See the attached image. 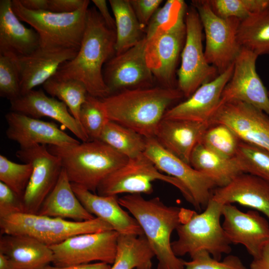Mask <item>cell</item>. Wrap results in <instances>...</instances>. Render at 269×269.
<instances>
[{
  "label": "cell",
  "mask_w": 269,
  "mask_h": 269,
  "mask_svg": "<svg viewBox=\"0 0 269 269\" xmlns=\"http://www.w3.org/2000/svg\"><path fill=\"white\" fill-rule=\"evenodd\" d=\"M116 32L106 24L98 10L88 8L81 43L75 57L63 64L53 76L81 82L88 94L103 99L111 95L103 67L115 54Z\"/></svg>",
  "instance_id": "1"
},
{
  "label": "cell",
  "mask_w": 269,
  "mask_h": 269,
  "mask_svg": "<svg viewBox=\"0 0 269 269\" xmlns=\"http://www.w3.org/2000/svg\"><path fill=\"white\" fill-rule=\"evenodd\" d=\"M183 97L177 88L162 86L126 89L101 100L110 121L148 138L155 137L169 106Z\"/></svg>",
  "instance_id": "2"
},
{
  "label": "cell",
  "mask_w": 269,
  "mask_h": 269,
  "mask_svg": "<svg viewBox=\"0 0 269 269\" xmlns=\"http://www.w3.org/2000/svg\"><path fill=\"white\" fill-rule=\"evenodd\" d=\"M137 221L158 261L157 269H184V261L174 254L170 237L182 223L184 209L167 206L160 199H145L140 194L118 199Z\"/></svg>",
  "instance_id": "3"
},
{
  "label": "cell",
  "mask_w": 269,
  "mask_h": 269,
  "mask_svg": "<svg viewBox=\"0 0 269 269\" xmlns=\"http://www.w3.org/2000/svg\"><path fill=\"white\" fill-rule=\"evenodd\" d=\"M60 159L71 183L95 193L100 183L128 158L100 140L65 146L46 145Z\"/></svg>",
  "instance_id": "4"
},
{
  "label": "cell",
  "mask_w": 269,
  "mask_h": 269,
  "mask_svg": "<svg viewBox=\"0 0 269 269\" xmlns=\"http://www.w3.org/2000/svg\"><path fill=\"white\" fill-rule=\"evenodd\" d=\"M223 206L211 198L201 213L184 209L182 223L176 230L178 238L171 244L175 256L191 257L205 251L220 260L223 254L231 253V243L221 223Z\"/></svg>",
  "instance_id": "5"
},
{
  "label": "cell",
  "mask_w": 269,
  "mask_h": 269,
  "mask_svg": "<svg viewBox=\"0 0 269 269\" xmlns=\"http://www.w3.org/2000/svg\"><path fill=\"white\" fill-rule=\"evenodd\" d=\"M1 235H26L51 246L81 234L113 230L102 220L76 222L28 213L0 217Z\"/></svg>",
  "instance_id": "6"
},
{
  "label": "cell",
  "mask_w": 269,
  "mask_h": 269,
  "mask_svg": "<svg viewBox=\"0 0 269 269\" xmlns=\"http://www.w3.org/2000/svg\"><path fill=\"white\" fill-rule=\"evenodd\" d=\"M89 4L73 12L60 13L30 10L19 0H11L12 10L19 19L29 24L38 34L40 47L76 50L81 43Z\"/></svg>",
  "instance_id": "7"
},
{
  "label": "cell",
  "mask_w": 269,
  "mask_h": 269,
  "mask_svg": "<svg viewBox=\"0 0 269 269\" xmlns=\"http://www.w3.org/2000/svg\"><path fill=\"white\" fill-rule=\"evenodd\" d=\"M191 4L197 11L204 31L205 58L220 74L234 63L242 49L237 37L241 20L219 16L208 0H192Z\"/></svg>",
  "instance_id": "8"
},
{
  "label": "cell",
  "mask_w": 269,
  "mask_h": 269,
  "mask_svg": "<svg viewBox=\"0 0 269 269\" xmlns=\"http://www.w3.org/2000/svg\"><path fill=\"white\" fill-rule=\"evenodd\" d=\"M185 22L186 38L177 71V88L189 98L202 85L219 74L205 57L202 45V25L197 10L192 5L187 8Z\"/></svg>",
  "instance_id": "9"
},
{
  "label": "cell",
  "mask_w": 269,
  "mask_h": 269,
  "mask_svg": "<svg viewBox=\"0 0 269 269\" xmlns=\"http://www.w3.org/2000/svg\"><path fill=\"white\" fill-rule=\"evenodd\" d=\"M157 180L176 187L190 203V197L183 185L176 178L163 174L144 152L129 158L124 165L108 175L99 185L96 192L102 196L150 194L153 191L152 182Z\"/></svg>",
  "instance_id": "10"
},
{
  "label": "cell",
  "mask_w": 269,
  "mask_h": 269,
  "mask_svg": "<svg viewBox=\"0 0 269 269\" xmlns=\"http://www.w3.org/2000/svg\"><path fill=\"white\" fill-rule=\"evenodd\" d=\"M187 5L172 22L160 27L147 40L146 57L154 78L162 87L175 88L176 69L185 43Z\"/></svg>",
  "instance_id": "11"
},
{
  "label": "cell",
  "mask_w": 269,
  "mask_h": 269,
  "mask_svg": "<svg viewBox=\"0 0 269 269\" xmlns=\"http://www.w3.org/2000/svg\"><path fill=\"white\" fill-rule=\"evenodd\" d=\"M120 234L114 230L85 233L71 237L50 246L53 263L57 267L88 264L98 261L113 264Z\"/></svg>",
  "instance_id": "12"
},
{
  "label": "cell",
  "mask_w": 269,
  "mask_h": 269,
  "mask_svg": "<svg viewBox=\"0 0 269 269\" xmlns=\"http://www.w3.org/2000/svg\"><path fill=\"white\" fill-rule=\"evenodd\" d=\"M144 154L161 172L177 179L186 190L191 204L197 210L205 209L212 190L217 188L214 181L195 170L165 149L155 137L146 138Z\"/></svg>",
  "instance_id": "13"
},
{
  "label": "cell",
  "mask_w": 269,
  "mask_h": 269,
  "mask_svg": "<svg viewBox=\"0 0 269 269\" xmlns=\"http://www.w3.org/2000/svg\"><path fill=\"white\" fill-rule=\"evenodd\" d=\"M16 155L24 163L32 165L31 176L23 200L26 213L36 214L59 179L63 168L60 159L51 153L46 145L41 144L20 149Z\"/></svg>",
  "instance_id": "14"
},
{
  "label": "cell",
  "mask_w": 269,
  "mask_h": 269,
  "mask_svg": "<svg viewBox=\"0 0 269 269\" xmlns=\"http://www.w3.org/2000/svg\"><path fill=\"white\" fill-rule=\"evenodd\" d=\"M208 122L225 125L240 140L269 151V116L251 105L239 101L221 104Z\"/></svg>",
  "instance_id": "15"
},
{
  "label": "cell",
  "mask_w": 269,
  "mask_h": 269,
  "mask_svg": "<svg viewBox=\"0 0 269 269\" xmlns=\"http://www.w3.org/2000/svg\"><path fill=\"white\" fill-rule=\"evenodd\" d=\"M258 56L242 47L234 62L232 75L222 93L219 104L232 101L251 105L269 116V97L256 70Z\"/></svg>",
  "instance_id": "16"
},
{
  "label": "cell",
  "mask_w": 269,
  "mask_h": 269,
  "mask_svg": "<svg viewBox=\"0 0 269 269\" xmlns=\"http://www.w3.org/2000/svg\"><path fill=\"white\" fill-rule=\"evenodd\" d=\"M146 43L145 37L134 46L115 55L105 64L103 76L111 94L122 89L151 87L154 77L146 60Z\"/></svg>",
  "instance_id": "17"
},
{
  "label": "cell",
  "mask_w": 269,
  "mask_h": 269,
  "mask_svg": "<svg viewBox=\"0 0 269 269\" xmlns=\"http://www.w3.org/2000/svg\"><path fill=\"white\" fill-rule=\"evenodd\" d=\"M222 224L231 244H241L253 258L269 244V223L256 210L244 212L232 204L223 205Z\"/></svg>",
  "instance_id": "18"
},
{
  "label": "cell",
  "mask_w": 269,
  "mask_h": 269,
  "mask_svg": "<svg viewBox=\"0 0 269 269\" xmlns=\"http://www.w3.org/2000/svg\"><path fill=\"white\" fill-rule=\"evenodd\" d=\"M5 119L8 126L6 135L9 139L17 142L20 149L38 144L61 146L80 143L54 123L12 111L5 114Z\"/></svg>",
  "instance_id": "19"
},
{
  "label": "cell",
  "mask_w": 269,
  "mask_h": 269,
  "mask_svg": "<svg viewBox=\"0 0 269 269\" xmlns=\"http://www.w3.org/2000/svg\"><path fill=\"white\" fill-rule=\"evenodd\" d=\"M233 69L234 63L216 78L200 86L185 101L168 109L163 119L208 122L219 105Z\"/></svg>",
  "instance_id": "20"
},
{
  "label": "cell",
  "mask_w": 269,
  "mask_h": 269,
  "mask_svg": "<svg viewBox=\"0 0 269 269\" xmlns=\"http://www.w3.org/2000/svg\"><path fill=\"white\" fill-rule=\"evenodd\" d=\"M78 50L39 46L31 53L17 58L20 74L21 96L44 84L64 63L74 58Z\"/></svg>",
  "instance_id": "21"
},
{
  "label": "cell",
  "mask_w": 269,
  "mask_h": 269,
  "mask_svg": "<svg viewBox=\"0 0 269 269\" xmlns=\"http://www.w3.org/2000/svg\"><path fill=\"white\" fill-rule=\"evenodd\" d=\"M71 185L75 194L87 211L109 224L120 235H144L137 221L122 208L117 195H100L78 184L71 183Z\"/></svg>",
  "instance_id": "22"
},
{
  "label": "cell",
  "mask_w": 269,
  "mask_h": 269,
  "mask_svg": "<svg viewBox=\"0 0 269 269\" xmlns=\"http://www.w3.org/2000/svg\"><path fill=\"white\" fill-rule=\"evenodd\" d=\"M10 110L39 119L48 117L68 129L82 142L89 140L80 124L61 101L46 95L41 90H32L10 102Z\"/></svg>",
  "instance_id": "23"
},
{
  "label": "cell",
  "mask_w": 269,
  "mask_h": 269,
  "mask_svg": "<svg viewBox=\"0 0 269 269\" xmlns=\"http://www.w3.org/2000/svg\"><path fill=\"white\" fill-rule=\"evenodd\" d=\"M212 200L223 205L237 203L254 209L269 219V182L242 173L225 186L212 192Z\"/></svg>",
  "instance_id": "24"
},
{
  "label": "cell",
  "mask_w": 269,
  "mask_h": 269,
  "mask_svg": "<svg viewBox=\"0 0 269 269\" xmlns=\"http://www.w3.org/2000/svg\"><path fill=\"white\" fill-rule=\"evenodd\" d=\"M210 126L209 122L163 119L158 126L155 138L165 149L190 164L193 149Z\"/></svg>",
  "instance_id": "25"
},
{
  "label": "cell",
  "mask_w": 269,
  "mask_h": 269,
  "mask_svg": "<svg viewBox=\"0 0 269 269\" xmlns=\"http://www.w3.org/2000/svg\"><path fill=\"white\" fill-rule=\"evenodd\" d=\"M40 46L34 29L25 27L13 12L11 0H0V55L19 58Z\"/></svg>",
  "instance_id": "26"
},
{
  "label": "cell",
  "mask_w": 269,
  "mask_h": 269,
  "mask_svg": "<svg viewBox=\"0 0 269 269\" xmlns=\"http://www.w3.org/2000/svg\"><path fill=\"white\" fill-rule=\"evenodd\" d=\"M0 253L8 257L15 269H43L53 261L49 246L26 235H2Z\"/></svg>",
  "instance_id": "27"
},
{
  "label": "cell",
  "mask_w": 269,
  "mask_h": 269,
  "mask_svg": "<svg viewBox=\"0 0 269 269\" xmlns=\"http://www.w3.org/2000/svg\"><path fill=\"white\" fill-rule=\"evenodd\" d=\"M36 214L76 222L89 221L96 218L87 211L78 199L63 168L55 186L44 199Z\"/></svg>",
  "instance_id": "28"
},
{
  "label": "cell",
  "mask_w": 269,
  "mask_h": 269,
  "mask_svg": "<svg viewBox=\"0 0 269 269\" xmlns=\"http://www.w3.org/2000/svg\"><path fill=\"white\" fill-rule=\"evenodd\" d=\"M190 165L195 170L211 178L217 187L226 186L243 173L235 157L223 156L198 143L193 149Z\"/></svg>",
  "instance_id": "29"
},
{
  "label": "cell",
  "mask_w": 269,
  "mask_h": 269,
  "mask_svg": "<svg viewBox=\"0 0 269 269\" xmlns=\"http://www.w3.org/2000/svg\"><path fill=\"white\" fill-rule=\"evenodd\" d=\"M115 21V55L139 42L145 35L144 27L137 18L129 0H110Z\"/></svg>",
  "instance_id": "30"
},
{
  "label": "cell",
  "mask_w": 269,
  "mask_h": 269,
  "mask_svg": "<svg viewBox=\"0 0 269 269\" xmlns=\"http://www.w3.org/2000/svg\"><path fill=\"white\" fill-rule=\"evenodd\" d=\"M237 37L241 47L258 56L269 55V8L241 20Z\"/></svg>",
  "instance_id": "31"
},
{
  "label": "cell",
  "mask_w": 269,
  "mask_h": 269,
  "mask_svg": "<svg viewBox=\"0 0 269 269\" xmlns=\"http://www.w3.org/2000/svg\"><path fill=\"white\" fill-rule=\"evenodd\" d=\"M154 256L144 235H120L115 260L110 269H135L151 262Z\"/></svg>",
  "instance_id": "32"
},
{
  "label": "cell",
  "mask_w": 269,
  "mask_h": 269,
  "mask_svg": "<svg viewBox=\"0 0 269 269\" xmlns=\"http://www.w3.org/2000/svg\"><path fill=\"white\" fill-rule=\"evenodd\" d=\"M99 140L128 158L143 153L146 143L142 135L111 121L105 126Z\"/></svg>",
  "instance_id": "33"
},
{
  "label": "cell",
  "mask_w": 269,
  "mask_h": 269,
  "mask_svg": "<svg viewBox=\"0 0 269 269\" xmlns=\"http://www.w3.org/2000/svg\"><path fill=\"white\" fill-rule=\"evenodd\" d=\"M43 87L52 97L57 98L63 102L71 115L79 123L80 109L88 95L86 87L81 82L74 79H62L53 76Z\"/></svg>",
  "instance_id": "34"
},
{
  "label": "cell",
  "mask_w": 269,
  "mask_h": 269,
  "mask_svg": "<svg viewBox=\"0 0 269 269\" xmlns=\"http://www.w3.org/2000/svg\"><path fill=\"white\" fill-rule=\"evenodd\" d=\"M235 157L243 173L259 177L269 182V151L240 140Z\"/></svg>",
  "instance_id": "35"
},
{
  "label": "cell",
  "mask_w": 269,
  "mask_h": 269,
  "mask_svg": "<svg viewBox=\"0 0 269 269\" xmlns=\"http://www.w3.org/2000/svg\"><path fill=\"white\" fill-rule=\"evenodd\" d=\"M109 121L102 100L88 94L80 109L79 123L89 140H99Z\"/></svg>",
  "instance_id": "36"
},
{
  "label": "cell",
  "mask_w": 269,
  "mask_h": 269,
  "mask_svg": "<svg viewBox=\"0 0 269 269\" xmlns=\"http://www.w3.org/2000/svg\"><path fill=\"white\" fill-rule=\"evenodd\" d=\"M240 139L228 126L211 125L204 134L202 144L217 153L228 158L235 157Z\"/></svg>",
  "instance_id": "37"
},
{
  "label": "cell",
  "mask_w": 269,
  "mask_h": 269,
  "mask_svg": "<svg viewBox=\"0 0 269 269\" xmlns=\"http://www.w3.org/2000/svg\"><path fill=\"white\" fill-rule=\"evenodd\" d=\"M213 11L219 16L243 20L269 8V0H208Z\"/></svg>",
  "instance_id": "38"
},
{
  "label": "cell",
  "mask_w": 269,
  "mask_h": 269,
  "mask_svg": "<svg viewBox=\"0 0 269 269\" xmlns=\"http://www.w3.org/2000/svg\"><path fill=\"white\" fill-rule=\"evenodd\" d=\"M33 167L30 163H15L0 155V180L23 199L31 176Z\"/></svg>",
  "instance_id": "39"
},
{
  "label": "cell",
  "mask_w": 269,
  "mask_h": 269,
  "mask_svg": "<svg viewBox=\"0 0 269 269\" xmlns=\"http://www.w3.org/2000/svg\"><path fill=\"white\" fill-rule=\"evenodd\" d=\"M20 74L17 58L0 55V96L10 101L21 96Z\"/></svg>",
  "instance_id": "40"
},
{
  "label": "cell",
  "mask_w": 269,
  "mask_h": 269,
  "mask_svg": "<svg viewBox=\"0 0 269 269\" xmlns=\"http://www.w3.org/2000/svg\"><path fill=\"white\" fill-rule=\"evenodd\" d=\"M184 261V269H250L235 255H228L222 261L214 259L208 252L200 251Z\"/></svg>",
  "instance_id": "41"
},
{
  "label": "cell",
  "mask_w": 269,
  "mask_h": 269,
  "mask_svg": "<svg viewBox=\"0 0 269 269\" xmlns=\"http://www.w3.org/2000/svg\"><path fill=\"white\" fill-rule=\"evenodd\" d=\"M186 5L182 0H167L162 7L157 9L150 19L145 30V38L150 39L160 27L174 21Z\"/></svg>",
  "instance_id": "42"
},
{
  "label": "cell",
  "mask_w": 269,
  "mask_h": 269,
  "mask_svg": "<svg viewBox=\"0 0 269 269\" xmlns=\"http://www.w3.org/2000/svg\"><path fill=\"white\" fill-rule=\"evenodd\" d=\"M18 213H26L23 199L0 182V217Z\"/></svg>",
  "instance_id": "43"
},
{
  "label": "cell",
  "mask_w": 269,
  "mask_h": 269,
  "mask_svg": "<svg viewBox=\"0 0 269 269\" xmlns=\"http://www.w3.org/2000/svg\"><path fill=\"white\" fill-rule=\"evenodd\" d=\"M140 24L146 28L152 16L162 2L161 0H129Z\"/></svg>",
  "instance_id": "44"
},
{
  "label": "cell",
  "mask_w": 269,
  "mask_h": 269,
  "mask_svg": "<svg viewBox=\"0 0 269 269\" xmlns=\"http://www.w3.org/2000/svg\"><path fill=\"white\" fill-rule=\"evenodd\" d=\"M89 3L88 0H48V10L60 13H71Z\"/></svg>",
  "instance_id": "45"
},
{
  "label": "cell",
  "mask_w": 269,
  "mask_h": 269,
  "mask_svg": "<svg viewBox=\"0 0 269 269\" xmlns=\"http://www.w3.org/2000/svg\"><path fill=\"white\" fill-rule=\"evenodd\" d=\"M92 2L108 26L115 30V19L109 12L107 1L105 0H93Z\"/></svg>",
  "instance_id": "46"
},
{
  "label": "cell",
  "mask_w": 269,
  "mask_h": 269,
  "mask_svg": "<svg viewBox=\"0 0 269 269\" xmlns=\"http://www.w3.org/2000/svg\"><path fill=\"white\" fill-rule=\"evenodd\" d=\"M250 269H269V244L258 257L253 258Z\"/></svg>",
  "instance_id": "47"
},
{
  "label": "cell",
  "mask_w": 269,
  "mask_h": 269,
  "mask_svg": "<svg viewBox=\"0 0 269 269\" xmlns=\"http://www.w3.org/2000/svg\"><path fill=\"white\" fill-rule=\"evenodd\" d=\"M111 266L110 264L98 262L96 263H88L72 265L66 267H57L55 266H47L43 269H110Z\"/></svg>",
  "instance_id": "48"
},
{
  "label": "cell",
  "mask_w": 269,
  "mask_h": 269,
  "mask_svg": "<svg viewBox=\"0 0 269 269\" xmlns=\"http://www.w3.org/2000/svg\"><path fill=\"white\" fill-rule=\"evenodd\" d=\"M21 4L33 11L48 10V0H19Z\"/></svg>",
  "instance_id": "49"
},
{
  "label": "cell",
  "mask_w": 269,
  "mask_h": 269,
  "mask_svg": "<svg viewBox=\"0 0 269 269\" xmlns=\"http://www.w3.org/2000/svg\"><path fill=\"white\" fill-rule=\"evenodd\" d=\"M0 269H15L8 257L0 253Z\"/></svg>",
  "instance_id": "50"
},
{
  "label": "cell",
  "mask_w": 269,
  "mask_h": 269,
  "mask_svg": "<svg viewBox=\"0 0 269 269\" xmlns=\"http://www.w3.org/2000/svg\"><path fill=\"white\" fill-rule=\"evenodd\" d=\"M152 268V263L151 262L140 266L138 268H136L135 269H151Z\"/></svg>",
  "instance_id": "51"
},
{
  "label": "cell",
  "mask_w": 269,
  "mask_h": 269,
  "mask_svg": "<svg viewBox=\"0 0 269 269\" xmlns=\"http://www.w3.org/2000/svg\"><path fill=\"white\" fill-rule=\"evenodd\" d=\"M268 95H269V90H268Z\"/></svg>",
  "instance_id": "52"
}]
</instances>
